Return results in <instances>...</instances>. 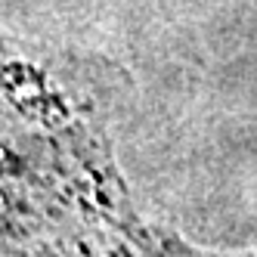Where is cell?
Returning a JSON list of instances; mask_svg holds the SVG:
<instances>
[{
    "instance_id": "obj_1",
    "label": "cell",
    "mask_w": 257,
    "mask_h": 257,
    "mask_svg": "<svg viewBox=\"0 0 257 257\" xmlns=\"http://www.w3.org/2000/svg\"><path fill=\"white\" fill-rule=\"evenodd\" d=\"M0 41V251H174L127 205L102 127Z\"/></svg>"
}]
</instances>
